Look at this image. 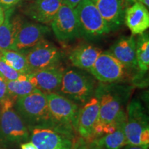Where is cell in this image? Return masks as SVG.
<instances>
[{"mask_svg": "<svg viewBox=\"0 0 149 149\" xmlns=\"http://www.w3.org/2000/svg\"><path fill=\"white\" fill-rule=\"evenodd\" d=\"M125 121L120 124L116 130L111 133L106 134L93 141L95 146L103 149H122L127 144L124 133Z\"/></svg>", "mask_w": 149, "mask_h": 149, "instance_id": "obj_21", "label": "cell"}, {"mask_svg": "<svg viewBox=\"0 0 149 149\" xmlns=\"http://www.w3.org/2000/svg\"><path fill=\"white\" fill-rule=\"evenodd\" d=\"M9 97L8 89H7L6 80L0 75V104L7 100Z\"/></svg>", "mask_w": 149, "mask_h": 149, "instance_id": "obj_26", "label": "cell"}, {"mask_svg": "<svg viewBox=\"0 0 149 149\" xmlns=\"http://www.w3.org/2000/svg\"><path fill=\"white\" fill-rule=\"evenodd\" d=\"M97 98L100 102L98 124L96 128V139L114 132L121 123L124 122L126 114L122 110V100L118 93L107 87L96 89Z\"/></svg>", "mask_w": 149, "mask_h": 149, "instance_id": "obj_1", "label": "cell"}, {"mask_svg": "<svg viewBox=\"0 0 149 149\" xmlns=\"http://www.w3.org/2000/svg\"><path fill=\"white\" fill-rule=\"evenodd\" d=\"M0 105V140L8 144L27 141L29 131L22 117L13 109V100L8 97Z\"/></svg>", "mask_w": 149, "mask_h": 149, "instance_id": "obj_4", "label": "cell"}, {"mask_svg": "<svg viewBox=\"0 0 149 149\" xmlns=\"http://www.w3.org/2000/svg\"><path fill=\"white\" fill-rule=\"evenodd\" d=\"M6 84L9 97L13 100L29 94L35 88L29 80V78L6 81Z\"/></svg>", "mask_w": 149, "mask_h": 149, "instance_id": "obj_24", "label": "cell"}, {"mask_svg": "<svg viewBox=\"0 0 149 149\" xmlns=\"http://www.w3.org/2000/svg\"><path fill=\"white\" fill-rule=\"evenodd\" d=\"M124 149H148V146H136V145L126 144Z\"/></svg>", "mask_w": 149, "mask_h": 149, "instance_id": "obj_31", "label": "cell"}, {"mask_svg": "<svg viewBox=\"0 0 149 149\" xmlns=\"http://www.w3.org/2000/svg\"><path fill=\"white\" fill-rule=\"evenodd\" d=\"M64 70L59 66L50 67L28 74V78L35 88L44 93H55L60 87Z\"/></svg>", "mask_w": 149, "mask_h": 149, "instance_id": "obj_13", "label": "cell"}, {"mask_svg": "<svg viewBox=\"0 0 149 149\" xmlns=\"http://www.w3.org/2000/svg\"><path fill=\"white\" fill-rule=\"evenodd\" d=\"M20 147H21V149H37L32 141L23 143V144H21Z\"/></svg>", "mask_w": 149, "mask_h": 149, "instance_id": "obj_30", "label": "cell"}, {"mask_svg": "<svg viewBox=\"0 0 149 149\" xmlns=\"http://www.w3.org/2000/svg\"><path fill=\"white\" fill-rule=\"evenodd\" d=\"M100 15L107 22L111 31L115 30L123 24L124 10L122 0H91Z\"/></svg>", "mask_w": 149, "mask_h": 149, "instance_id": "obj_16", "label": "cell"}, {"mask_svg": "<svg viewBox=\"0 0 149 149\" xmlns=\"http://www.w3.org/2000/svg\"><path fill=\"white\" fill-rule=\"evenodd\" d=\"M31 141L37 149H72L74 135L65 130L46 126H35Z\"/></svg>", "mask_w": 149, "mask_h": 149, "instance_id": "obj_8", "label": "cell"}, {"mask_svg": "<svg viewBox=\"0 0 149 149\" xmlns=\"http://www.w3.org/2000/svg\"><path fill=\"white\" fill-rule=\"evenodd\" d=\"M102 53L100 48L93 45L78 46L70 52L68 58L72 66L88 70Z\"/></svg>", "mask_w": 149, "mask_h": 149, "instance_id": "obj_19", "label": "cell"}, {"mask_svg": "<svg viewBox=\"0 0 149 149\" xmlns=\"http://www.w3.org/2000/svg\"><path fill=\"white\" fill-rule=\"evenodd\" d=\"M122 1H133V0H122Z\"/></svg>", "mask_w": 149, "mask_h": 149, "instance_id": "obj_35", "label": "cell"}, {"mask_svg": "<svg viewBox=\"0 0 149 149\" xmlns=\"http://www.w3.org/2000/svg\"><path fill=\"white\" fill-rule=\"evenodd\" d=\"M15 108L17 113L33 127H53L48 107L46 95L39 89L17 99Z\"/></svg>", "mask_w": 149, "mask_h": 149, "instance_id": "obj_2", "label": "cell"}, {"mask_svg": "<svg viewBox=\"0 0 149 149\" xmlns=\"http://www.w3.org/2000/svg\"><path fill=\"white\" fill-rule=\"evenodd\" d=\"M92 142H93V141H92ZM93 149H103V148H100V147H98V146H95V145L93 144Z\"/></svg>", "mask_w": 149, "mask_h": 149, "instance_id": "obj_34", "label": "cell"}, {"mask_svg": "<svg viewBox=\"0 0 149 149\" xmlns=\"http://www.w3.org/2000/svg\"><path fill=\"white\" fill-rule=\"evenodd\" d=\"M50 32L49 27L42 24L22 23L17 33L14 51L29 50L38 44Z\"/></svg>", "mask_w": 149, "mask_h": 149, "instance_id": "obj_14", "label": "cell"}, {"mask_svg": "<svg viewBox=\"0 0 149 149\" xmlns=\"http://www.w3.org/2000/svg\"><path fill=\"white\" fill-rule=\"evenodd\" d=\"M74 10L81 36L92 39L110 33L111 29L91 0H81Z\"/></svg>", "mask_w": 149, "mask_h": 149, "instance_id": "obj_7", "label": "cell"}, {"mask_svg": "<svg viewBox=\"0 0 149 149\" xmlns=\"http://www.w3.org/2000/svg\"><path fill=\"white\" fill-rule=\"evenodd\" d=\"M136 60L141 72H146L149 68V36L148 33H143L136 40Z\"/></svg>", "mask_w": 149, "mask_h": 149, "instance_id": "obj_23", "label": "cell"}, {"mask_svg": "<svg viewBox=\"0 0 149 149\" xmlns=\"http://www.w3.org/2000/svg\"><path fill=\"white\" fill-rule=\"evenodd\" d=\"M134 2L135 1H138V2H140L144 4L145 6H146V8H148L149 6V0H133Z\"/></svg>", "mask_w": 149, "mask_h": 149, "instance_id": "obj_33", "label": "cell"}, {"mask_svg": "<svg viewBox=\"0 0 149 149\" xmlns=\"http://www.w3.org/2000/svg\"><path fill=\"white\" fill-rule=\"evenodd\" d=\"M100 102L96 97H91L79 109L76 124V133L81 138L91 142L96 139L99 121Z\"/></svg>", "mask_w": 149, "mask_h": 149, "instance_id": "obj_11", "label": "cell"}, {"mask_svg": "<svg viewBox=\"0 0 149 149\" xmlns=\"http://www.w3.org/2000/svg\"><path fill=\"white\" fill-rule=\"evenodd\" d=\"M11 8L6 10L4 21L0 25V51H14L17 33L22 24L19 19H15L11 21Z\"/></svg>", "mask_w": 149, "mask_h": 149, "instance_id": "obj_20", "label": "cell"}, {"mask_svg": "<svg viewBox=\"0 0 149 149\" xmlns=\"http://www.w3.org/2000/svg\"><path fill=\"white\" fill-rule=\"evenodd\" d=\"M125 67L109 51H102L88 71L103 83L119 81L124 74Z\"/></svg>", "mask_w": 149, "mask_h": 149, "instance_id": "obj_12", "label": "cell"}, {"mask_svg": "<svg viewBox=\"0 0 149 149\" xmlns=\"http://www.w3.org/2000/svg\"><path fill=\"white\" fill-rule=\"evenodd\" d=\"M22 0H0V6L3 8L8 10L17 4Z\"/></svg>", "mask_w": 149, "mask_h": 149, "instance_id": "obj_28", "label": "cell"}, {"mask_svg": "<svg viewBox=\"0 0 149 149\" xmlns=\"http://www.w3.org/2000/svg\"><path fill=\"white\" fill-rule=\"evenodd\" d=\"M53 128L72 134L76 132L79 107L73 101L56 93H46Z\"/></svg>", "mask_w": 149, "mask_h": 149, "instance_id": "obj_3", "label": "cell"}, {"mask_svg": "<svg viewBox=\"0 0 149 149\" xmlns=\"http://www.w3.org/2000/svg\"><path fill=\"white\" fill-rule=\"evenodd\" d=\"M109 53L120 61L125 68L137 66L136 60V40L133 35L122 37L110 48Z\"/></svg>", "mask_w": 149, "mask_h": 149, "instance_id": "obj_18", "label": "cell"}, {"mask_svg": "<svg viewBox=\"0 0 149 149\" xmlns=\"http://www.w3.org/2000/svg\"><path fill=\"white\" fill-rule=\"evenodd\" d=\"M0 75L4 78L6 81H13V80L28 78L27 74H22L17 72L6 64L1 58H0Z\"/></svg>", "mask_w": 149, "mask_h": 149, "instance_id": "obj_25", "label": "cell"}, {"mask_svg": "<svg viewBox=\"0 0 149 149\" xmlns=\"http://www.w3.org/2000/svg\"><path fill=\"white\" fill-rule=\"evenodd\" d=\"M0 58L20 73L28 74L31 72L26 56L21 52L13 50L0 51Z\"/></svg>", "mask_w": 149, "mask_h": 149, "instance_id": "obj_22", "label": "cell"}, {"mask_svg": "<svg viewBox=\"0 0 149 149\" xmlns=\"http://www.w3.org/2000/svg\"><path fill=\"white\" fill-rule=\"evenodd\" d=\"M26 58L31 72L57 66L61 58L59 49L54 44L43 39L29 49Z\"/></svg>", "mask_w": 149, "mask_h": 149, "instance_id": "obj_9", "label": "cell"}, {"mask_svg": "<svg viewBox=\"0 0 149 149\" xmlns=\"http://www.w3.org/2000/svg\"><path fill=\"white\" fill-rule=\"evenodd\" d=\"M5 19V13L3 10V8L1 6H0V25H1L4 21Z\"/></svg>", "mask_w": 149, "mask_h": 149, "instance_id": "obj_32", "label": "cell"}, {"mask_svg": "<svg viewBox=\"0 0 149 149\" xmlns=\"http://www.w3.org/2000/svg\"><path fill=\"white\" fill-rule=\"evenodd\" d=\"M124 22L133 35L144 33L149 27L148 8L141 3L135 1L125 9Z\"/></svg>", "mask_w": 149, "mask_h": 149, "instance_id": "obj_17", "label": "cell"}, {"mask_svg": "<svg viewBox=\"0 0 149 149\" xmlns=\"http://www.w3.org/2000/svg\"><path fill=\"white\" fill-rule=\"evenodd\" d=\"M59 91L72 101L85 104L95 92V81L88 75L74 69L64 71Z\"/></svg>", "mask_w": 149, "mask_h": 149, "instance_id": "obj_5", "label": "cell"}, {"mask_svg": "<svg viewBox=\"0 0 149 149\" xmlns=\"http://www.w3.org/2000/svg\"><path fill=\"white\" fill-rule=\"evenodd\" d=\"M72 149H93V142H88L82 138H80L77 141H74Z\"/></svg>", "mask_w": 149, "mask_h": 149, "instance_id": "obj_27", "label": "cell"}, {"mask_svg": "<svg viewBox=\"0 0 149 149\" xmlns=\"http://www.w3.org/2000/svg\"><path fill=\"white\" fill-rule=\"evenodd\" d=\"M63 3L68 6L72 8H75L81 0H61Z\"/></svg>", "mask_w": 149, "mask_h": 149, "instance_id": "obj_29", "label": "cell"}, {"mask_svg": "<svg viewBox=\"0 0 149 149\" xmlns=\"http://www.w3.org/2000/svg\"><path fill=\"white\" fill-rule=\"evenodd\" d=\"M61 0H34L26 10V14L42 24H51L61 6Z\"/></svg>", "mask_w": 149, "mask_h": 149, "instance_id": "obj_15", "label": "cell"}, {"mask_svg": "<svg viewBox=\"0 0 149 149\" xmlns=\"http://www.w3.org/2000/svg\"><path fill=\"white\" fill-rule=\"evenodd\" d=\"M51 25L55 37L61 42L81 36L75 10L64 3L61 6Z\"/></svg>", "mask_w": 149, "mask_h": 149, "instance_id": "obj_10", "label": "cell"}, {"mask_svg": "<svg viewBox=\"0 0 149 149\" xmlns=\"http://www.w3.org/2000/svg\"><path fill=\"white\" fill-rule=\"evenodd\" d=\"M124 133L127 144L148 146V117L144 108L137 100L132 102L128 107L124 124Z\"/></svg>", "mask_w": 149, "mask_h": 149, "instance_id": "obj_6", "label": "cell"}]
</instances>
